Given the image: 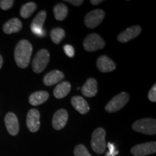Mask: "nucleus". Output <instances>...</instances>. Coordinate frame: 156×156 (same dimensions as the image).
Returning <instances> with one entry per match:
<instances>
[{"label": "nucleus", "instance_id": "11", "mask_svg": "<svg viewBox=\"0 0 156 156\" xmlns=\"http://www.w3.org/2000/svg\"><path fill=\"white\" fill-rule=\"evenodd\" d=\"M5 122L7 132L12 136L17 135L19 132V122L16 115L12 112L7 113L5 116Z\"/></svg>", "mask_w": 156, "mask_h": 156}, {"label": "nucleus", "instance_id": "10", "mask_svg": "<svg viewBox=\"0 0 156 156\" xmlns=\"http://www.w3.org/2000/svg\"><path fill=\"white\" fill-rule=\"evenodd\" d=\"M141 31L142 28L140 25H134L122 31L117 37V39L121 43H126L139 36Z\"/></svg>", "mask_w": 156, "mask_h": 156}, {"label": "nucleus", "instance_id": "7", "mask_svg": "<svg viewBox=\"0 0 156 156\" xmlns=\"http://www.w3.org/2000/svg\"><path fill=\"white\" fill-rule=\"evenodd\" d=\"M105 17V12L102 9H95L87 13L84 22L87 28H95L98 26Z\"/></svg>", "mask_w": 156, "mask_h": 156}, {"label": "nucleus", "instance_id": "20", "mask_svg": "<svg viewBox=\"0 0 156 156\" xmlns=\"http://www.w3.org/2000/svg\"><path fill=\"white\" fill-rule=\"evenodd\" d=\"M54 14L55 18L58 21L64 20L67 16L68 8L63 3L57 4L54 7Z\"/></svg>", "mask_w": 156, "mask_h": 156}, {"label": "nucleus", "instance_id": "30", "mask_svg": "<svg viewBox=\"0 0 156 156\" xmlns=\"http://www.w3.org/2000/svg\"><path fill=\"white\" fill-rule=\"evenodd\" d=\"M67 2L75 6H80L83 3V0H67Z\"/></svg>", "mask_w": 156, "mask_h": 156}, {"label": "nucleus", "instance_id": "22", "mask_svg": "<svg viewBox=\"0 0 156 156\" xmlns=\"http://www.w3.org/2000/svg\"><path fill=\"white\" fill-rule=\"evenodd\" d=\"M65 36V32L62 28H56L51 31V38L54 44H58L61 42Z\"/></svg>", "mask_w": 156, "mask_h": 156}, {"label": "nucleus", "instance_id": "12", "mask_svg": "<svg viewBox=\"0 0 156 156\" xmlns=\"http://www.w3.org/2000/svg\"><path fill=\"white\" fill-rule=\"evenodd\" d=\"M68 121V113L64 109H59L54 114L52 119V126L56 130L63 129Z\"/></svg>", "mask_w": 156, "mask_h": 156}, {"label": "nucleus", "instance_id": "32", "mask_svg": "<svg viewBox=\"0 0 156 156\" xmlns=\"http://www.w3.org/2000/svg\"><path fill=\"white\" fill-rule=\"evenodd\" d=\"M2 65H3V58L1 54H0V69H1L2 67Z\"/></svg>", "mask_w": 156, "mask_h": 156}, {"label": "nucleus", "instance_id": "2", "mask_svg": "<svg viewBox=\"0 0 156 156\" xmlns=\"http://www.w3.org/2000/svg\"><path fill=\"white\" fill-rule=\"evenodd\" d=\"M106 131L103 128H98L93 132L90 145L93 151L98 154L104 153L106 148Z\"/></svg>", "mask_w": 156, "mask_h": 156}, {"label": "nucleus", "instance_id": "5", "mask_svg": "<svg viewBox=\"0 0 156 156\" xmlns=\"http://www.w3.org/2000/svg\"><path fill=\"white\" fill-rule=\"evenodd\" d=\"M129 100V95L125 92H122L113 98L105 107L107 112L114 113L122 109Z\"/></svg>", "mask_w": 156, "mask_h": 156}, {"label": "nucleus", "instance_id": "6", "mask_svg": "<svg viewBox=\"0 0 156 156\" xmlns=\"http://www.w3.org/2000/svg\"><path fill=\"white\" fill-rule=\"evenodd\" d=\"M105 41L98 34H92L86 36L83 41V47L87 51H95L105 47Z\"/></svg>", "mask_w": 156, "mask_h": 156}, {"label": "nucleus", "instance_id": "9", "mask_svg": "<svg viewBox=\"0 0 156 156\" xmlns=\"http://www.w3.org/2000/svg\"><path fill=\"white\" fill-rule=\"evenodd\" d=\"M26 124L31 132H36L40 128V113L37 109L32 108L27 115Z\"/></svg>", "mask_w": 156, "mask_h": 156}, {"label": "nucleus", "instance_id": "27", "mask_svg": "<svg viewBox=\"0 0 156 156\" xmlns=\"http://www.w3.org/2000/svg\"><path fill=\"white\" fill-rule=\"evenodd\" d=\"M107 145H108V153H106V156H116L118 155L119 151H116V147H115V145L114 144L111 143V142H108Z\"/></svg>", "mask_w": 156, "mask_h": 156}, {"label": "nucleus", "instance_id": "13", "mask_svg": "<svg viewBox=\"0 0 156 156\" xmlns=\"http://www.w3.org/2000/svg\"><path fill=\"white\" fill-rule=\"evenodd\" d=\"M97 67L101 73H109L116 69V64L108 56L103 55L98 58Z\"/></svg>", "mask_w": 156, "mask_h": 156}, {"label": "nucleus", "instance_id": "17", "mask_svg": "<svg viewBox=\"0 0 156 156\" xmlns=\"http://www.w3.org/2000/svg\"><path fill=\"white\" fill-rule=\"evenodd\" d=\"M22 23L19 19L12 18L4 25L3 31L6 34H12L18 32L22 29Z\"/></svg>", "mask_w": 156, "mask_h": 156}, {"label": "nucleus", "instance_id": "31", "mask_svg": "<svg viewBox=\"0 0 156 156\" xmlns=\"http://www.w3.org/2000/svg\"><path fill=\"white\" fill-rule=\"evenodd\" d=\"M102 0H96V1H95V0H91L90 1V3L92 4L93 5H98L99 3H101V2H102Z\"/></svg>", "mask_w": 156, "mask_h": 156}, {"label": "nucleus", "instance_id": "19", "mask_svg": "<svg viewBox=\"0 0 156 156\" xmlns=\"http://www.w3.org/2000/svg\"><path fill=\"white\" fill-rule=\"evenodd\" d=\"M71 90V85L68 82H62L58 84L54 90V95L58 99L63 98L69 94Z\"/></svg>", "mask_w": 156, "mask_h": 156}, {"label": "nucleus", "instance_id": "3", "mask_svg": "<svg viewBox=\"0 0 156 156\" xmlns=\"http://www.w3.org/2000/svg\"><path fill=\"white\" fill-rule=\"evenodd\" d=\"M132 129L140 133L153 135L156 133V121L152 118L141 119L134 123Z\"/></svg>", "mask_w": 156, "mask_h": 156}, {"label": "nucleus", "instance_id": "16", "mask_svg": "<svg viewBox=\"0 0 156 156\" xmlns=\"http://www.w3.org/2000/svg\"><path fill=\"white\" fill-rule=\"evenodd\" d=\"M73 106L81 114H85L89 112L90 107L87 101L81 96H74L71 100Z\"/></svg>", "mask_w": 156, "mask_h": 156}, {"label": "nucleus", "instance_id": "25", "mask_svg": "<svg viewBox=\"0 0 156 156\" xmlns=\"http://www.w3.org/2000/svg\"><path fill=\"white\" fill-rule=\"evenodd\" d=\"M30 29L31 31H32L35 35H36V36H38L39 37L46 36V31H45L44 28H38V27L34 26V25H30Z\"/></svg>", "mask_w": 156, "mask_h": 156}, {"label": "nucleus", "instance_id": "23", "mask_svg": "<svg viewBox=\"0 0 156 156\" xmlns=\"http://www.w3.org/2000/svg\"><path fill=\"white\" fill-rule=\"evenodd\" d=\"M46 18V12L45 11H41L38 15L35 17L33 23H31V25L38 27V28H43V25H44L45 20Z\"/></svg>", "mask_w": 156, "mask_h": 156}, {"label": "nucleus", "instance_id": "15", "mask_svg": "<svg viewBox=\"0 0 156 156\" xmlns=\"http://www.w3.org/2000/svg\"><path fill=\"white\" fill-rule=\"evenodd\" d=\"M98 83L94 78H89L82 87V93L86 97H93L97 94Z\"/></svg>", "mask_w": 156, "mask_h": 156}, {"label": "nucleus", "instance_id": "28", "mask_svg": "<svg viewBox=\"0 0 156 156\" xmlns=\"http://www.w3.org/2000/svg\"><path fill=\"white\" fill-rule=\"evenodd\" d=\"M64 51L69 57L73 58L75 56V49L71 45H65L64 46Z\"/></svg>", "mask_w": 156, "mask_h": 156}, {"label": "nucleus", "instance_id": "24", "mask_svg": "<svg viewBox=\"0 0 156 156\" xmlns=\"http://www.w3.org/2000/svg\"><path fill=\"white\" fill-rule=\"evenodd\" d=\"M74 154H75V156H92L83 145H78L76 146L74 151Z\"/></svg>", "mask_w": 156, "mask_h": 156}, {"label": "nucleus", "instance_id": "1", "mask_svg": "<svg viewBox=\"0 0 156 156\" xmlns=\"http://www.w3.org/2000/svg\"><path fill=\"white\" fill-rule=\"evenodd\" d=\"M33 51L32 45L28 41L21 40L15 49V59L20 68H26L30 63Z\"/></svg>", "mask_w": 156, "mask_h": 156}, {"label": "nucleus", "instance_id": "4", "mask_svg": "<svg viewBox=\"0 0 156 156\" xmlns=\"http://www.w3.org/2000/svg\"><path fill=\"white\" fill-rule=\"evenodd\" d=\"M50 59V54L45 48L39 50L32 62L33 70L36 73H41L47 67Z\"/></svg>", "mask_w": 156, "mask_h": 156}, {"label": "nucleus", "instance_id": "14", "mask_svg": "<svg viewBox=\"0 0 156 156\" xmlns=\"http://www.w3.org/2000/svg\"><path fill=\"white\" fill-rule=\"evenodd\" d=\"M64 75L63 73L58 70H54L50 72L44 76L43 82L46 86H51L55 84L59 83L64 79Z\"/></svg>", "mask_w": 156, "mask_h": 156}, {"label": "nucleus", "instance_id": "8", "mask_svg": "<svg viewBox=\"0 0 156 156\" xmlns=\"http://www.w3.org/2000/svg\"><path fill=\"white\" fill-rule=\"evenodd\" d=\"M156 152V142H150L134 146L131 153L134 156H145L155 153Z\"/></svg>", "mask_w": 156, "mask_h": 156}, {"label": "nucleus", "instance_id": "21", "mask_svg": "<svg viewBox=\"0 0 156 156\" xmlns=\"http://www.w3.org/2000/svg\"><path fill=\"white\" fill-rule=\"evenodd\" d=\"M37 6L34 2H28L23 5L20 9V16L23 18H28L36 11Z\"/></svg>", "mask_w": 156, "mask_h": 156}, {"label": "nucleus", "instance_id": "29", "mask_svg": "<svg viewBox=\"0 0 156 156\" xmlns=\"http://www.w3.org/2000/svg\"><path fill=\"white\" fill-rule=\"evenodd\" d=\"M148 98L151 102L156 101V85H154L148 93Z\"/></svg>", "mask_w": 156, "mask_h": 156}, {"label": "nucleus", "instance_id": "26", "mask_svg": "<svg viewBox=\"0 0 156 156\" xmlns=\"http://www.w3.org/2000/svg\"><path fill=\"white\" fill-rule=\"evenodd\" d=\"M14 1L12 0H2L0 1V7L3 10H7L13 6Z\"/></svg>", "mask_w": 156, "mask_h": 156}, {"label": "nucleus", "instance_id": "18", "mask_svg": "<svg viewBox=\"0 0 156 156\" xmlns=\"http://www.w3.org/2000/svg\"><path fill=\"white\" fill-rule=\"evenodd\" d=\"M49 95L46 91H37L29 96V103L32 106H38L48 100Z\"/></svg>", "mask_w": 156, "mask_h": 156}]
</instances>
